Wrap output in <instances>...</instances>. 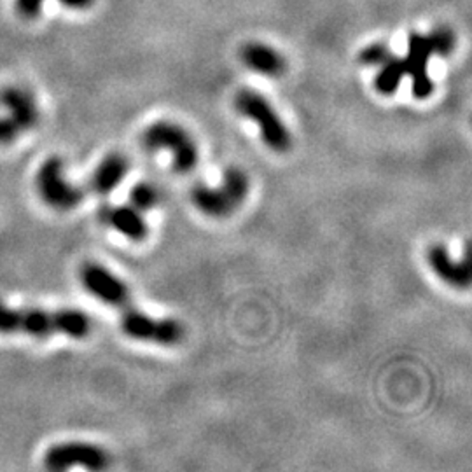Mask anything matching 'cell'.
Wrapping results in <instances>:
<instances>
[{
    "label": "cell",
    "instance_id": "7c38bea8",
    "mask_svg": "<svg viewBox=\"0 0 472 472\" xmlns=\"http://www.w3.org/2000/svg\"><path fill=\"white\" fill-rule=\"evenodd\" d=\"M130 172V160L121 153H111L96 165L90 177V189L98 196H109Z\"/></svg>",
    "mask_w": 472,
    "mask_h": 472
},
{
    "label": "cell",
    "instance_id": "d6986e66",
    "mask_svg": "<svg viewBox=\"0 0 472 472\" xmlns=\"http://www.w3.org/2000/svg\"><path fill=\"white\" fill-rule=\"evenodd\" d=\"M392 55L390 48H386L385 44H371L366 49H362L361 55H359V61L367 67H373V65H381L383 61H386Z\"/></svg>",
    "mask_w": 472,
    "mask_h": 472
},
{
    "label": "cell",
    "instance_id": "ac0fdd59",
    "mask_svg": "<svg viewBox=\"0 0 472 472\" xmlns=\"http://www.w3.org/2000/svg\"><path fill=\"white\" fill-rule=\"evenodd\" d=\"M429 39H431L432 49H434V55L448 56L451 51H453L455 36H453V32H451L450 29H446V26H439V29H436L434 32L429 36Z\"/></svg>",
    "mask_w": 472,
    "mask_h": 472
},
{
    "label": "cell",
    "instance_id": "7a4b0ae2",
    "mask_svg": "<svg viewBox=\"0 0 472 472\" xmlns=\"http://www.w3.org/2000/svg\"><path fill=\"white\" fill-rule=\"evenodd\" d=\"M250 193V179L242 168L230 166L224 170L219 185L196 184L191 189V203L207 217H227L238 210Z\"/></svg>",
    "mask_w": 472,
    "mask_h": 472
},
{
    "label": "cell",
    "instance_id": "ba28073f",
    "mask_svg": "<svg viewBox=\"0 0 472 472\" xmlns=\"http://www.w3.org/2000/svg\"><path fill=\"white\" fill-rule=\"evenodd\" d=\"M49 471H65L81 466L88 471H103L111 466V456L103 448L83 441H68L51 446L44 455Z\"/></svg>",
    "mask_w": 472,
    "mask_h": 472
},
{
    "label": "cell",
    "instance_id": "8992f818",
    "mask_svg": "<svg viewBox=\"0 0 472 472\" xmlns=\"http://www.w3.org/2000/svg\"><path fill=\"white\" fill-rule=\"evenodd\" d=\"M37 191L46 205L58 212H68L79 207L84 200V189L72 184L65 177L63 161L53 156L39 168L36 177Z\"/></svg>",
    "mask_w": 472,
    "mask_h": 472
},
{
    "label": "cell",
    "instance_id": "5b68a950",
    "mask_svg": "<svg viewBox=\"0 0 472 472\" xmlns=\"http://www.w3.org/2000/svg\"><path fill=\"white\" fill-rule=\"evenodd\" d=\"M119 326L123 334L142 343H154L161 347H173L184 339V326L172 317L158 319L149 313L128 307L121 309Z\"/></svg>",
    "mask_w": 472,
    "mask_h": 472
},
{
    "label": "cell",
    "instance_id": "5bb4252c",
    "mask_svg": "<svg viewBox=\"0 0 472 472\" xmlns=\"http://www.w3.org/2000/svg\"><path fill=\"white\" fill-rule=\"evenodd\" d=\"M242 60L250 71L262 73V76L278 77L285 72L284 56L273 48L259 42H250L242 49Z\"/></svg>",
    "mask_w": 472,
    "mask_h": 472
},
{
    "label": "cell",
    "instance_id": "e0dca14e",
    "mask_svg": "<svg viewBox=\"0 0 472 472\" xmlns=\"http://www.w3.org/2000/svg\"><path fill=\"white\" fill-rule=\"evenodd\" d=\"M44 0H16V9L23 18H37L41 14V7ZM61 4L68 7H76V9H86L95 0H60Z\"/></svg>",
    "mask_w": 472,
    "mask_h": 472
},
{
    "label": "cell",
    "instance_id": "6da1fadb",
    "mask_svg": "<svg viewBox=\"0 0 472 472\" xmlns=\"http://www.w3.org/2000/svg\"><path fill=\"white\" fill-rule=\"evenodd\" d=\"M91 331L93 322L83 309L11 308L0 303V334H23L32 338L61 334L72 339H84Z\"/></svg>",
    "mask_w": 472,
    "mask_h": 472
},
{
    "label": "cell",
    "instance_id": "52a82bcc",
    "mask_svg": "<svg viewBox=\"0 0 472 472\" xmlns=\"http://www.w3.org/2000/svg\"><path fill=\"white\" fill-rule=\"evenodd\" d=\"M79 280L83 287L114 309H125L131 307V292L123 278L98 262H86L79 272Z\"/></svg>",
    "mask_w": 472,
    "mask_h": 472
},
{
    "label": "cell",
    "instance_id": "3957f363",
    "mask_svg": "<svg viewBox=\"0 0 472 472\" xmlns=\"http://www.w3.org/2000/svg\"><path fill=\"white\" fill-rule=\"evenodd\" d=\"M142 145L147 153H170L172 168L188 175L200 163V149L193 135L173 121H156L142 133Z\"/></svg>",
    "mask_w": 472,
    "mask_h": 472
},
{
    "label": "cell",
    "instance_id": "2e32d148",
    "mask_svg": "<svg viewBox=\"0 0 472 472\" xmlns=\"http://www.w3.org/2000/svg\"><path fill=\"white\" fill-rule=\"evenodd\" d=\"M128 198H130V205H133L135 208H138L140 212H149L160 205L161 193L154 184L142 180L131 185Z\"/></svg>",
    "mask_w": 472,
    "mask_h": 472
},
{
    "label": "cell",
    "instance_id": "4fadbf2b",
    "mask_svg": "<svg viewBox=\"0 0 472 472\" xmlns=\"http://www.w3.org/2000/svg\"><path fill=\"white\" fill-rule=\"evenodd\" d=\"M0 102L9 111V118L19 131H30L37 126L41 114L34 96L19 88H7L0 93Z\"/></svg>",
    "mask_w": 472,
    "mask_h": 472
},
{
    "label": "cell",
    "instance_id": "30bf717a",
    "mask_svg": "<svg viewBox=\"0 0 472 472\" xmlns=\"http://www.w3.org/2000/svg\"><path fill=\"white\" fill-rule=\"evenodd\" d=\"M425 261L429 268L444 284L451 285L455 289H467L471 285V266L467 259L456 261L450 254L446 245L443 243H434L425 252Z\"/></svg>",
    "mask_w": 472,
    "mask_h": 472
},
{
    "label": "cell",
    "instance_id": "9c48e42d",
    "mask_svg": "<svg viewBox=\"0 0 472 472\" xmlns=\"http://www.w3.org/2000/svg\"><path fill=\"white\" fill-rule=\"evenodd\" d=\"M434 55L431 39L421 34H411L408 41V56L402 58L406 68V76L413 81V96L418 100H425L434 91V83L429 77V60Z\"/></svg>",
    "mask_w": 472,
    "mask_h": 472
},
{
    "label": "cell",
    "instance_id": "9a60e30c",
    "mask_svg": "<svg viewBox=\"0 0 472 472\" xmlns=\"http://www.w3.org/2000/svg\"><path fill=\"white\" fill-rule=\"evenodd\" d=\"M380 67V72H378L376 79H374V88H376V91L381 93V95H394V93L397 91V88H399L402 77L406 76L404 61H402V58L396 56L392 53L389 60L383 61Z\"/></svg>",
    "mask_w": 472,
    "mask_h": 472
},
{
    "label": "cell",
    "instance_id": "277c9868",
    "mask_svg": "<svg viewBox=\"0 0 472 472\" xmlns=\"http://www.w3.org/2000/svg\"><path fill=\"white\" fill-rule=\"evenodd\" d=\"M235 109L257 125L266 147L278 154L289 153L292 147L291 131L266 96L255 90H240L235 96Z\"/></svg>",
    "mask_w": 472,
    "mask_h": 472
},
{
    "label": "cell",
    "instance_id": "8fae6325",
    "mask_svg": "<svg viewBox=\"0 0 472 472\" xmlns=\"http://www.w3.org/2000/svg\"><path fill=\"white\" fill-rule=\"evenodd\" d=\"M100 220L118 231L130 242H144L149 236V226L144 219V212L133 205H102L98 212Z\"/></svg>",
    "mask_w": 472,
    "mask_h": 472
},
{
    "label": "cell",
    "instance_id": "ffe728a7",
    "mask_svg": "<svg viewBox=\"0 0 472 472\" xmlns=\"http://www.w3.org/2000/svg\"><path fill=\"white\" fill-rule=\"evenodd\" d=\"M18 126L11 121V118H0V145H7L18 138Z\"/></svg>",
    "mask_w": 472,
    "mask_h": 472
}]
</instances>
